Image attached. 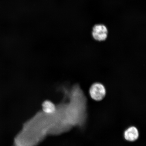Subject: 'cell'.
Wrapping results in <instances>:
<instances>
[{
    "label": "cell",
    "mask_w": 146,
    "mask_h": 146,
    "mask_svg": "<svg viewBox=\"0 0 146 146\" xmlns=\"http://www.w3.org/2000/svg\"><path fill=\"white\" fill-rule=\"evenodd\" d=\"M108 34V30L106 25L98 24L94 25L92 30V35L96 40L101 41L105 40Z\"/></svg>",
    "instance_id": "cell-2"
},
{
    "label": "cell",
    "mask_w": 146,
    "mask_h": 146,
    "mask_svg": "<svg viewBox=\"0 0 146 146\" xmlns=\"http://www.w3.org/2000/svg\"><path fill=\"white\" fill-rule=\"evenodd\" d=\"M124 136L125 139L127 141L133 142L138 139L139 134L136 127H131L125 131Z\"/></svg>",
    "instance_id": "cell-3"
},
{
    "label": "cell",
    "mask_w": 146,
    "mask_h": 146,
    "mask_svg": "<svg viewBox=\"0 0 146 146\" xmlns=\"http://www.w3.org/2000/svg\"><path fill=\"white\" fill-rule=\"evenodd\" d=\"M89 94L93 100L99 101L105 98L106 94V89L102 84L95 83L90 88Z\"/></svg>",
    "instance_id": "cell-1"
},
{
    "label": "cell",
    "mask_w": 146,
    "mask_h": 146,
    "mask_svg": "<svg viewBox=\"0 0 146 146\" xmlns=\"http://www.w3.org/2000/svg\"><path fill=\"white\" fill-rule=\"evenodd\" d=\"M42 107L43 110L48 114L53 113L55 109L54 104L48 101H45L43 103Z\"/></svg>",
    "instance_id": "cell-4"
}]
</instances>
